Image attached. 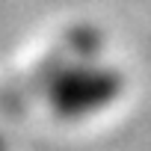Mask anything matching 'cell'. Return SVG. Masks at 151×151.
<instances>
[{"label":"cell","instance_id":"obj_1","mask_svg":"<svg viewBox=\"0 0 151 151\" xmlns=\"http://www.w3.org/2000/svg\"><path fill=\"white\" fill-rule=\"evenodd\" d=\"M0 151H6V145H3V139H0Z\"/></svg>","mask_w":151,"mask_h":151}]
</instances>
